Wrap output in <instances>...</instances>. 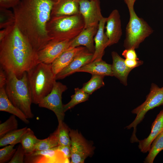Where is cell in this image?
<instances>
[{
	"label": "cell",
	"mask_w": 163,
	"mask_h": 163,
	"mask_svg": "<svg viewBox=\"0 0 163 163\" xmlns=\"http://www.w3.org/2000/svg\"><path fill=\"white\" fill-rule=\"evenodd\" d=\"M52 7L51 17L80 14L79 0H50Z\"/></svg>",
	"instance_id": "15"
},
{
	"label": "cell",
	"mask_w": 163,
	"mask_h": 163,
	"mask_svg": "<svg viewBox=\"0 0 163 163\" xmlns=\"http://www.w3.org/2000/svg\"><path fill=\"white\" fill-rule=\"evenodd\" d=\"M79 12L84 21V28L98 25L104 17L100 0H79Z\"/></svg>",
	"instance_id": "11"
},
{
	"label": "cell",
	"mask_w": 163,
	"mask_h": 163,
	"mask_svg": "<svg viewBox=\"0 0 163 163\" xmlns=\"http://www.w3.org/2000/svg\"><path fill=\"white\" fill-rule=\"evenodd\" d=\"M89 95L81 88H75V94L71 96V100L68 103L63 105L65 112L77 104L88 100Z\"/></svg>",
	"instance_id": "28"
},
{
	"label": "cell",
	"mask_w": 163,
	"mask_h": 163,
	"mask_svg": "<svg viewBox=\"0 0 163 163\" xmlns=\"http://www.w3.org/2000/svg\"><path fill=\"white\" fill-rule=\"evenodd\" d=\"M67 89L66 85L56 81L50 93L38 104L40 107L53 111L56 116L58 123L63 121L64 119L65 112L62 103V94Z\"/></svg>",
	"instance_id": "8"
},
{
	"label": "cell",
	"mask_w": 163,
	"mask_h": 163,
	"mask_svg": "<svg viewBox=\"0 0 163 163\" xmlns=\"http://www.w3.org/2000/svg\"><path fill=\"white\" fill-rule=\"evenodd\" d=\"M58 145L57 137L54 132L50 134L47 138L44 139H40L36 145L34 150H48Z\"/></svg>",
	"instance_id": "30"
},
{
	"label": "cell",
	"mask_w": 163,
	"mask_h": 163,
	"mask_svg": "<svg viewBox=\"0 0 163 163\" xmlns=\"http://www.w3.org/2000/svg\"><path fill=\"white\" fill-rule=\"evenodd\" d=\"M0 111L15 116L25 124L29 123L24 113L14 106L9 100L5 92V87L0 88Z\"/></svg>",
	"instance_id": "22"
},
{
	"label": "cell",
	"mask_w": 163,
	"mask_h": 163,
	"mask_svg": "<svg viewBox=\"0 0 163 163\" xmlns=\"http://www.w3.org/2000/svg\"><path fill=\"white\" fill-rule=\"evenodd\" d=\"M85 48L82 46L75 47H69L65 50L51 64L52 70L53 74L56 75L60 72Z\"/></svg>",
	"instance_id": "18"
},
{
	"label": "cell",
	"mask_w": 163,
	"mask_h": 163,
	"mask_svg": "<svg viewBox=\"0 0 163 163\" xmlns=\"http://www.w3.org/2000/svg\"><path fill=\"white\" fill-rule=\"evenodd\" d=\"M13 25L1 30L0 31V41L8 33Z\"/></svg>",
	"instance_id": "39"
},
{
	"label": "cell",
	"mask_w": 163,
	"mask_h": 163,
	"mask_svg": "<svg viewBox=\"0 0 163 163\" xmlns=\"http://www.w3.org/2000/svg\"><path fill=\"white\" fill-rule=\"evenodd\" d=\"M15 21V17L13 11L8 8L0 7V29L13 25Z\"/></svg>",
	"instance_id": "29"
},
{
	"label": "cell",
	"mask_w": 163,
	"mask_h": 163,
	"mask_svg": "<svg viewBox=\"0 0 163 163\" xmlns=\"http://www.w3.org/2000/svg\"><path fill=\"white\" fill-rule=\"evenodd\" d=\"M21 0H0V7L9 9L13 8Z\"/></svg>",
	"instance_id": "34"
},
{
	"label": "cell",
	"mask_w": 163,
	"mask_h": 163,
	"mask_svg": "<svg viewBox=\"0 0 163 163\" xmlns=\"http://www.w3.org/2000/svg\"><path fill=\"white\" fill-rule=\"evenodd\" d=\"M27 73L32 103L38 104L50 93L56 81L51 64L39 62Z\"/></svg>",
	"instance_id": "3"
},
{
	"label": "cell",
	"mask_w": 163,
	"mask_h": 163,
	"mask_svg": "<svg viewBox=\"0 0 163 163\" xmlns=\"http://www.w3.org/2000/svg\"><path fill=\"white\" fill-rule=\"evenodd\" d=\"M70 130V129L63 121L58 123L57 128L54 131L57 137L58 145L71 146Z\"/></svg>",
	"instance_id": "26"
},
{
	"label": "cell",
	"mask_w": 163,
	"mask_h": 163,
	"mask_svg": "<svg viewBox=\"0 0 163 163\" xmlns=\"http://www.w3.org/2000/svg\"><path fill=\"white\" fill-rule=\"evenodd\" d=\"M27 127L17 129L6 134L0 138V147L20 143L21 138L27 130Z\"/></svg>",
	"instance_id": "23"
},
{
	"label": "cell",
	"mask_w": 163,
	"mask_h": 163,
	"mask_svg": "<svg viewBox=\"0 0 163 163\" xmlns=\"http://www.w3.org/2000/svg\"><path fill=\"white\" fill-rule=\"evenodd\" d=\"M128 9L129 19L126 27L123 46L126 49H135L153 31L146 21L137 15L134 8Z\"/></svg>",
	"instance_id": "6"
},
{
	"label": "cell",
	"mask_w": 163,
	"mask_h": 163,
	"mask_svg": "<svg viewBox=\"0 0 163 163\" xmlns=\"http://www.w3.org/2000/svg\"><path fill=\"white\" fill-rule=\"evenodd\" d=\"M7 80V74L5 71L0 67V88L5 86Z\"/></svg>",
	"instance_id": "38"
},
{
	"label": "cell",
	"mask_w": 163,
	"mask_h": 163,
	"mask_svg": "<svg viewBox=\"0 0 163 163\" xmlns=\"http://www.w3.org/2000/svg\"><path fill=\"white\" fill-rule=\"evenodd\" d=\"M125 62L127 66L132 69L137 67L143 63V62L139 59H125Z\"/></svg>",
	"instance_id": "36"
},
{
	"label": "cell",
	"mask_w": 163,
	"mask_h": 163,
	"mask_svg": "<svg viewBox=\"0 0 163 163\" xmlns=\"http://www.w3.org/2000/svg\"><path fill=\"white\" fill-rule=\"evenodd\" d=\"M122 55L126 59H139L135 49L133 48L126 49L123 52Z\"/></svg>",
	"instance_id": "35"
},
{
	"label": "cell",
	"mask_w": 163,
	"mask_h": 163,
	"mask_svg": "<svg viewBox=\"0 0 163 163\" xmlns=\"http://www.w3.org/2000/svg\"><path fill=\"white\" fill-rule=\"evenodd\" d=\"M39 63L37 52L14 24L0 41V67L20 78Z\"/></svg>",
	"instance_id": "2"
},
{
	"label": "cell",
	"mask_w": 163,
	"mask_h": 163,
	"mask_svg": "<svg viewBox=\"0 0 163 163\" xmlns=\"http://www.w3.org/2000/svg\"><path fill=\"white\" fill-rule=\"evenodd\" d=\"M14 145H9L0 149V163L8 162L13 157L16 149Z\"/></svg>",
	"instance_id": "32"
},
{
	"label": "cell",
	"mask_w": 163,
	"mask_h": 163,
	"mask_svg": "<svg viewBox=\"0 0 163 163\" xmlns=\"http://www.w3.org/2000/svg\"><path fill=\"white\" fill-rule=\"evenodd\" d=\"M163 150V131L152 142L149 153L145 159L144 163H153L158 154Z\"/></svg>",
	"instance_id": "24"
},
{
	"label": "cell",
	"mask_w": 163,
	"mask_h": 163,
	"mask_svg": "<svg viewBox=\"0 0 163 163\" xmlns=\"http://www.w3.org/2000/svg\"><path fill=\"white\" fill-rule=\"evenodd\" d=\"M129 9L134 8V5L136 0H124Z\"/></svg>",
	"instance_id": "40"
},
{
	"label": "cell",
	"mask_w": 163,
	"mask_h": 163,
	"mask_svg": "<svg viewBox=\"0 0 163 163\" xmlns=\"http://www.w3.org/2000/svg\"><path fill=\"white\" fill-rule=\"evenodd\" d=\"M6 73L7 80L5 90L8 99L28 119L33 118L34 114L31 110L32 103L27 72H24L20 78L12 72Z\"/></svg>",
	"instance_id": "5"
},
{
	"label": "cell",
	"mask_w": 163,
	"mask_h": 163,
	"mask_svg": "<svg viewBox=\"0 0 163 163\" xmlns=\"http://www.w3.org/2000/svg\"><path fill=\"white\" fill-rule=\"evenodd\" d=\"M25 152L22 146L20 145L18 146L11 159L9 163H24Z\"/></svg>",
	"instance_id": "33"
},
{
	"label": "cell",
	"mask_w": 163,
	"mask_h": 163,
	"mask_svg": "<svg viewBox=\"0 0 163 163\" xmlns=\"http://www.w3.org/2000/svg\"><path fill=\"white\" fill-rule=\"evenodd\" d=\"M163 105V86L159 87L156 84L151 85L150 91L146 97L145 101L142 104L133 109L132 113L136 114V117L133 121L125 128L133 130L130 138L132 143L138 142L139 140L136 136V127L143 120L146 113L149 110Z\"/></svg>",
	"instance_id": "7"
},
{
	"label": "cell",
	"mask_w": 163,
	"mask_h": 163,
	"mask_svg": "<svg viewBox=\"0 0 163 163\" xmlns=\"http://www.w3.org/2000/svg\"><path fill=\"white\" fill-rule=\"evenodd\" d=\"M83 72L92 75L113 76L112 65L102 59L94 61L86 64L78 70L76 72Z\"/></svg>",
	"instance_id": "21"
},
{
	"label": "cell",
	"mask_w": 163,
	"mask_h": 163,
	"mask_svg": "<svg viewBox=\"0 0 163 163\" xmlns=\"http://www.w3.org/2000/svg\"><path fill=\"white\" fill-rule=\"evenodd\" d=\"M111 56L113 60L112 70L113 76L117 78L123 84L126 86L128 76L132 69L127 66L125 59L121 57L116 52H112Z\"/></svg>",
	"instance_id": "20"
},
{
	"label": "cell",
	"mask_w": 163,
	"mask_h": 163,
	"mask_svg": "<svg viewBox=\"0 0 163 163\" xmlns=\"http://www.w3.org/2000/svg\"><path fill=\"white\" fill-rule=\"evenodd\" d=\"M104 76L97 75H92L90 79L83 84L81 89L89 95L104 85Z\"/></svg>",
	"instance_id": "27"
},
{
	"label": "cell",
	"mask_w": 163,
	"mask_h": 163,
	"mask_svg": "<svg viewBox=\"0 0 163 163\" xmlns=\"http://www.w3.org/2000/svg\"><path fill=\"white\" fill-rule=\"evenodd\" d=\"M98 25L84 28L72 40L70 47L84 46L89 52L94 53L95 50L94 38L97 31Z\"/></svg>",
	"instance_id": "17"
},
{
	"label": "cell",
	"mask_w": 163,
	"mask_h": 163,
	"mask_svg": "<svg viewBox=\"0 0 163 163\" xmlns=\"http://www.w3.org/2000/svg\"><path fill=\"white\" fill-rule=\"evenodd\" d=\"M93 53L85 47L79 53L71 62L55 75L56 80L62 79L76 72L83 66L91 62Z\"/></svg>",
	"instance_id": "14"
},
{
	"label": "cell",
	"mask_w": 163,
	"mask_h": 163,
	"mask_svg": "<svg viewBox=\"0 0 163 163\" xmlns=\"http://www.w3.org/2000/svg\"><path fill=\"white\" fill-rule=\"evenodd\" d=\"M72 40L61 41L50 40L44 47L37 52L39 62L51 64L70 47Z\"/></svg>",
	"instance_id": "12"
},
{
	"label": "cell",
	"mask_w": 163,
	"mask_h": 163,
	"mask_svg": "<svg viewBox=\"0 0 163 163\" xmlns=\"http://www.w3.org/2000/svg\"><path fill=\"white\" fill-rule=\"evenodd\" d=\"M52 7L50 0H21L12 8L15 25L37 52L50 40L46 25Z\"/></svg>",
	"instance_id": "1"
},
{
	"label": "cell",
	"mask_w": 163,
	"mask_h": 163,
	"mask_svg": "<svg viewBox=\"0 0 163 163\" xmlns=\"http://www.w3.org/2000/svg\"><path fill=\"white\" fill-rule=\"evenodd\" d=\"M16 116L12 115L0 124V138L7 133L18 129V123Z\"/></svg>",
	"instance_id": "31"
},
{
	"label": "cell",
	"mask_w": 163,
	"mask_h": 163,
	"mask_svg": "<svg viewBox=\"0 0 163 163\" xmlns=\"http://www.w3.org/2000/svg\"><path fill=\"white\" fill-rule=\"evenodd\" d=\"M40 140L37 138L33 130L30 128H27L20 142L25 154L29 153L34 151L36 145Z\"/></svg>",
	"instance_id": "25"
},
{
	"label": "cell",
	"mask_w": 163,
	"mask_h": 163,
	"mask_svg": "<svg viewBox=\"0 0 163 163\" xmlns=\"http://www.w3.org/2000/svg\"><path fill=\"white\" fill-rule=\"evenodd\" d=\"M55 148L57 149L62 152L66 158H69L70 157H71V146L58 145L55 147Z\"/></svg>",
	"instance_id": "37"
},
{
	"label": "cell",
	"mask_w": 163,
	"mask_h": 163,
	"mask_svg": "<svg viewBox=\"0 0 163 163\" xmlns=\"http://www.w3.org/2000/svg\"><path fill=\"white\" fill-rule=\"evenodd\" d=\"M106 20L107 18L103 17L99 22L94 38L95 50L91 62L102 59L105 49L108 46V39L104 31Z\"/></svg>",
	"instance_id": "16"
},
{
	"label": "cell",
	"mask_w": 163,
	"mask_h": 163,
	"mask_svg": "<svg viewBox=\"0 0 163 163\" xmlns=\"http://www.w3.org/2000/svg\"><path fill=\"white\" fill-rule=\"evenodd\" d=\"M105 33L108 39V46L118 42L122 35L120 16L118 11L114 9L107 18Z\"/></svg>",
	"instance_id": "13"
},
{
	"label": "cell",
	"mask_w": 163,
	"mask_h": 163,
	"mask_svg": "<svg viewBox=\"0 0 163 163\" xmlns=\"http://www.w3.org/2000/svg\"><path fill=\"white\" fill-rule=\"evenodd\" d=\"M151 132L149 136L144 139L139 140L138 147L141 152H148L151 144L155 137L163 131V110L157 115L151 127Z\"/></svg>",
	"instance_id": "19"
},
{
	"label": "cell",
	"mask_w": 163,
	"mask_h": 163,
	"mask_svg": "<svg viewBox=\"0 0 163 163\" xmlns=\"http://www.w3.org/2000/svg\"><path fill=\"white\" fill-rule=\"evenodd\" d=\"M71 161L72 163H84L93 152V148L76 130L70 129Z\"/></svg>",
	"instance_id": "9"
},
{
	"label": "cell",
	"mask_w": 163,
	"mask_h": 163,
	"mask_svg": "<svg viewBox=\"0 0 163 163\" xmlns=\"http://www.w3.org/2000/svg\"><path fill=\"white\" fill-rule=\"evenodd\" d=\"M85 24L80 14L51 17L46 25L50 40H72L84 29Z\"/></svg>",
	"instance_id": "4"
},
{
	"label": "cell",
	"mask_w": 163,
	"mask_h": 163,
	"mask_svg": "<svg viewBox=\"0 0 163 163\" xmlns=\"http://www.w3.org/2000/svg\"><path fill=\"white\" fill-rule=\"evenodd\" d=\"M69 158H66L63 153L54 147L44 150H34L25 154L24 163H70Z\"/></svg>",
	"instance_id": "10"
}]
</instances>
